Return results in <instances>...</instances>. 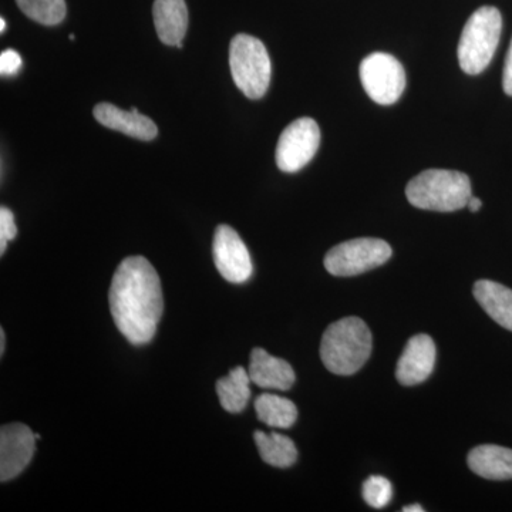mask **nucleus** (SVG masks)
Returning <instances> with one entry per match:
<instances>
[{"mask_svg": "<svg viewBox=\"0 0 512 512\" xmlns=\"http://www.w3.org/2000/svg\"><path fill=\"white\" fill-rule=\"evenodd\" d=\"M110 309L117 329L133 345H146L163 316L160 276L143 256H128L110 286Z\"/></svg>", "mask_w": 512, "mask_h": 512, "instance_id": "nucleus-1", "label": "nucleus"}, {"mask_svg": "<svg viewBox=\"0 0 512 512\" xmlns=\"http://www.w3.org/2000/svg\"><path fill=\"white\" fill-rule=\"evenodd\" d=\"M372 333L355 316L332 323L323 333L320 357L329 372L349 376L362 369L372 353Z\"/></svg>", "mask_w": 512, "mask_h": 512, "instance_id": "nucleus-2", "label": "nucleus"}, {"mask_svg": "<svg viewBox=\"0 0 512 512\" xmlns=\"http://www.w3.org/2000/svg\"><path fill=\"white\" fill-rule=\"evenodd\" d=\"M407 200L420 210L453 212L467 207L471 181L466 174L450 170H426L406 187Z\"/></svg>", "mask_w": 512, "mask_h": 512, "instance_id": "nucleus-3", "label": "nucleus"}, {"mask_svg": "<svg viewBox=\"0 0 512 512\" xmlns=\"http://www.w3.org/2000/svg\"><path fill=\"white\" fill-rule=\"evenodd\" d=\"M503 18L500 10L483 6L467 20L458 43V63L467 74H480L491 63L500 43Z\"/></svg>", "mask_w": 512, "mask_h": 512, "instance_id": "nucleus-4", "label": "nucleus"}, {"mask_svg": "<svg viewBox=\"0 0 512 512\" xmlns=\"http://www.w3.org/2000/svg\"><path fill=\"white\" fill-rule=\"evenodd\" d=\"M229 66L234 83L248 99H261L268 92L271 59L261 40L244 33L235 36L229 46Z\"/></svg>", "mask_w": 512, "mask_h": 512, "instance_id": "nucleus-5", "label": "nucleus"}, {"mask_svg": "<svg viewBox=\"0 0 512 512\" xmlns=\"http://www.w3.org/2000/svg\"><path fill=\"white\" fill-rule=\"evenodd\" d=\"M392 254V248L383 239H352L330 249L325 256V268L333 276H356L386 264Z\"/></svg>", "mask_w": 512, "mask_h": 512, "instance_id": "nucleus-6", "label": "nucleus"}, {"mask_svg": "<svg viewBox=\"0 0 512 512\" xmlns=\"http://www.w3.org/2000/svg\"><path fill=\"white\" fill-rule=\"evenodd\" d=\"M363 89L375 103L390 106L402 97L406 89V72L396 57L387 53H372L360 64Z\"/></svg>", "mask_w": 512, "mask_h": 512, "instance_id": "nucleus-7", "label": "nucleus"}, {"mask_svg": "<svg viewBox=\"0 0 512 512\" xmlns=\"http://www.w3.org/2000/svg\"><path fill=\"white\" fill-rule=\"evenodd\" d=\"M320 144L318 123L301 117L285 128L276 146V165L284 173H296L311 163Z\"/></svg>", "mask_w": 512, "mask_h": 512, "instance_id": "nucleus-8", "label": "nucleus"}, {"mask_svg": "<svg viewBox=\"0 0 512 512\" xmlns=\"http://www.w3.org/2000/svg\"><path fill=\"white\" fill-rule=\"evenodd\" d=\"M214 262L222 278L232 284H244L254 272L251 255L238 232L228 225H220L215 231Z\"/></svg>", "mask_w": 512, "mask_h": 512, "instance_id": "nucleus-9", "label": "nucleus"}, {"mask_svg": "<svg viewBox=\"0 0 512 512\" xmlns=\"http://www.w3.org/2000/svg\"><path fill=\"white\" fill-rule=\"evenodd\" d=\"M37 434L22 423H12L0 430V480L18 477L32 461Z\"/></svg>", "mask_w": 512, "mask_h": 512, "instance_id": "nucleus-10", "label": "nucleus"}, {"mask_svg": "<svg viewBox=\"0 0 512 512\" xmlns=\"http://www.w3.org/2000/svg\"><path fill=\"white\" fill-rule=\"evenodd\" d=\"M436 365V345L429 335H416L407 342L396 367V377L403 386H414L429 379Z\"/></svg>", "mask_w": 512, "mask_h": 512, "instance_id": "nucleus-11", "label": "nucleus"}, {"mask_svg": "<svg viewBox=\"0 0 512 512\" xmlns=\"http://www.w3.org/2000/svg\"><path fill=\"white\" fill-rule=\"evenodd\" d=\"M93 113L94 119L110 130L120 131L126 136L143 141L154 140L157 137L156 123L144 114L138 113L137 109L124 111L114 104L100 103L94 107Z\"/></svg>", "mask_w": 512, "mask_h": 512, "instance_id": "nucleus-12", "label": "nucleus"}, {"mask_svg": "<svg viewBox=\"0 0 512 512\" xmlns=\"http://www.w3.org/2000/svg\"><path fill=\"white\" fill-rule=\"evenodd\" d=\"M248 373L251 382L262 389L289 390L295 383L292 366L261 348L252 350Z\"/></svg>", "mask_w": 512, "mask_h": 512, "instance_id": "nucleus-13", "label": "nucleus"}, {"mask_svg": "<svg viewBox=\"0 0 512 512\" xmlns=\"http://www.w3.org/2000/svg\"><path fill=\"white\" fill-rule=\"evenodd\" d=\"M153 16L161 42L181 49L188 29V9L185 0H156Z\"/></svg>", "mask_w": 512, "mask_h": 512, "instance_id": "nucleus-14", "label": "nucleus"}, {"mask_svg": "<svg viewBox=\"0 0 512 512\" xmlns=\"http://www.w3.org/2000/svg\"><path fill=\"white\" fill-rule=\"evenodd\" d=\"M468 467L487 480H512V450L500 446H480L468 454Z\"/></svg>", "mask_w": 512, "mask_h": 512, "instance_id": "nucleus-15", "label": "nucleus"}, {"mask_svg": "<svg viewBox=\"0 0 512 512\" xmlns=\"http://www.w3.org/2000/svg\"><path fill=\"white\" fill-rule=\"evenodd\" d=\"M474 296L494 322L512 332V291L498 282L483 281L474 285Z\"/></svg>", "mask_w": 512, "mask_h": 512, "instance_id": "nucleus-16", "label": "nucleus"}, {"mask_svg": "<svg viewBox=\"0 0 512 512\" xmlns=\"http://www.w3.org/2000/svg\"><path fill=\"white\" fill-rule=\"evenodd\" d=\"M249 383L252 382L248 370L241 366L235 367L228 376L218 380V399L228 413H241L247 407L251 397Z\"/></svg>", "mask_w": 512, "mask_h": 512, "instance_id": "nucleus-17", "label": "nucleus"}, {"mask_svg": "<svg viewBox=\"0 0 512 512\" xmlns=\"http://www.w3.org/2000/svg\"><path fill=\"white\" fill-rule=\"evenodd\" d=\"M254 439L259 456L269 466L288 468L298 460V450H296L295 443L289 437L282 436L279 433L255 431Z\"/></svg>", "mask_w": 512, "mask_h": 512, "instance_id": "nucleus-18", "label": "nucleus"}, {"mask_svg": "<svg viewBox=\"0 0 512 512\" xmlns=\"http://www.w3.org/2000/svg\"><path fill=\"white\" fill-rule=\"evenodd\" d=\"M258 419L274 429H289L298 419L295 403L276 394L264 393L255 400Z\"/></svg>", "mask_w": 512, "mask_h": 512, "instance_id": "nucleus-19", "label": "nucleus"}, {"mask_svg": "<svg viewBox=\"0 0 512 512\" xmlns=\"http://www.w3.org/2000/svg\"><path fill=\"white\" fill-rule=\"evenodd\" d=\"M20 10L40 25L56 26L66 18L64 0H16Z\"/></svg>", "mask_w": 512, "mask_h": 512, "instance_id": "nucleus-20", "label": "nucleus"}, {"mask_svg": "<svg viewBox=\"0 0 512 512\" xmlns=\"http://www.w3.org/2000/svg\"><path fill=\"white\" fill-rule=\"evenodd\" d=\"M362 493L370 507L383 508L392 501L393 487L386 477L372 476L363 484Z\"/></svg>", "mask_w": 512, "mask_h": 512, "instance_id": "nucleus-21", "label": "nucleus"}, {"mask_svg": "<svg viewBox=\"0 0 512 512\" xmlns=\"http://www.w3.org/2000/svg\"><path fill=\"white\" fill-rule=\"evenodd\" d=\"M18 228L15 224V215L9 208H0V254H5L8 242L16 238Z\"/></svg>", "mask_w": 512, "mask_h": 512, "instance_id": "nucleus-22", "label": "nucleus"}, {"mask_svg": "<svg viewBox=\"0 0 512 512\" xmlns=\"http://www.w3.org/2000/svg\"><path fill=\"white\" fill-rule=\"evenodd\" d=\"M22 67V57L13 49H6L0 55V73L2 76H13Z\"/></svg>", "mask_w": 512, "mask_h": 512, "instance_id": "nucleus-23", "label": "nucleus"}, {"mask_svg": "<svg viewBox=\"0 0 512 512\" xmlns=\"http://www.w3.org/2000/svg\"><path fill=\"white\" fill-rule=\"evenodd\" d=\"M503 87L504 92L507 93L508 96H512V40L510 50H508L507 59H505Z\"/></svg>", "mask_w": 512, "mask_h": 512, "instance_id": "nucleus-24", "label": "nucleus"}, {"mask_svg": "<svg viewBox=\"0 0 512 512\" xmlns=\"http://www.w3.org/2000/svg\"><path fill=\"white\" fill-rule=\"evenodd\" d=\"M467 207L470 208L471 212H478L481 210V207H483V202H481L480 198L471 197Z\"/></svg>", "mask_w": 512, "mask_h": 512, "instance_id": "nucleus-25", "label": "nucleus"}, {"mask_svg": "<svg viewBox=\"0 0 512 512\" xmlns=\"http://www.w3.org/2000/svg\"><path fill=\"white\" fill-rule=\"evenodd\" d=\"M404 512H423V508L420 505H409V507L403 508Z\"/></svg>", "mask_w": 512, "mask_h": 512, "instance_id": "nucleus-26", "label": "nucleus"}, {"mask_svg": "<svg viewBox=\"0 0 512 512\" xmlns=\"http://www.w3.org/2000/svg\"><path fill=\"white\" fill-rule=\"evenodd\" d=\"M5 339H6V335L2 329V330H0V353H2V355H3V352H5Z\"/></svg>", "mask_w": 512, "mask_h": 512, "instance_id": "nucleus-27", "label": "nucleus"}, {"mask_svg": "<svg viewBox=\"0 0 512 512\" xmlns=\"http://www.w3.org/2000/svg\"><path fill=\"white\" fill-rule=\"evenodd\" d=\"M6 30V22L5 19L0 20V32H5Z\"/></svg>", "mask_w": 512, "mask_h": 512, "instance_id": "nucleus-28", "label": "nucleus"}]
</instances>
